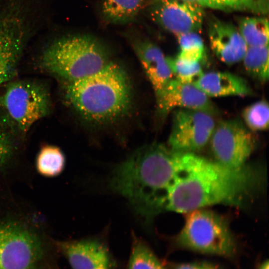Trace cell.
<instances>
[{"label": "cell", "mask_w": 269, "mask_h": 269, "mask_svg": "<svg viewBox=\"0 0 269 269\" xmlns=\"http://www.w3.org/2000/svg\"><path fill=\"white\" fill-rule=\"evenodd\" d=\"M258 176L247 165L231 169L195 153L176 152L165 211L187 213L214 204L242 205L257 187Z\"/></svg>", "instance_id": "obj_1"}, {"label": "cell", "mask_w": 269, "mask_h": 269, "mask_svg": "<svg viewBox=\"0 0 269 269\" xmlns=\"http://www.w3.org/2000/svg\"><path fill=\"white\" fill-rule=\"evenodd\" d=\"M176 152L153 143L142 146L112 169L110 190L125 198L146 225L165 211L167 190L175 171Z\"/></svg>", "instance_id": "obj_2"}, {"label": "cell", "mask_w": 269, "mask_h": 269, "mask_svg": "<svg viewBox=\"0 0 269 269\" xmlns=\"http://www.w3.org/2000/svg\"><path fill=\"white\" fill-rule=\"evenodd\" d=\"M68 102L85 121L96 124L114 122L128 112L132 98L127 72L111 61L98 72L66 82Z\"/></svg>", "instance_id": "obj_3"}, {"label": "cell", "mask_w": 269, "mask_h": 269, "mask_svg": "<svg viewBox=\"0 0 269 269\" xmlns=\"http://www.w3.org/2000/svg\"><path fill=\"white\" fill-rule=\"evenodd\" d=\"M111 60L105 46L97 38L88 34L61 37L43 51L42 67L66 82L79 80L92 75Z\"/></svg>", "instance_id": "obj_4"}, {"label": "cell", "mask_w": 269, "mask_h": 269, "mask_svg": "<svg viewBox=\"0 0 269 269\" xmlns=\"http://www.w3.org/2000/svg\"><path fill=\"white\" fill-rule=\"evenodd\" d=\"M53 252L33 231L13 223L0 224V269H53Z\"/></svg>", "instance_id": "obj_5"}, {"label": "cell", "mask_w": 269, "mask_h": 269, "mask_svg": "<svg viewBox=\"0 0 269 269\" xmlns=\"http://www.w3.org/2000/svg\"><path fill=\"white\" fill-rule=\"evenodd\" d=\"M177 239L182 247L203 254L230 257L236 249L226 221L217 213L203 208L187 213Z\"/></svg>", "instance_id": "obj_6"}, {"label": "cell", "mask_w": 269, "mask_h": 269, "mask_svg": "<svg viewBox=\"0 0 269 269\" xmlns=\"http://www.w3.org/2000/svg\"><path fill=\"white\" fill-rule=\"evenodd\" d=\"M0 107L15 125L25 132L48 113L49 95L41 84L14 82L0 96Z\"/></svg>", "instance_id": "obj_7"}, {"label": "cell", "mask_w": 269, "mask_h": 269, "mask_svg": "<svg viewBox=\"0 0 269 269\" xmlns=\"http://www.w3.org/2000/svg\"><path fill=\"white\" fill-rule=\"evenodd\" d=\"M210 141L215 161L231 169L247 166L256 143L250 130L240 120L235 119L216 125Z\"/></svg>", "instance_id": "obj_8"}, {"label": "cell", "mask_w": 269, "mask_h": 269, "mask_svg": "<svg viewBox=\"0 0 269 269\" xmlns=\"http://www.w3.org/2000/svg\"><path fill=\"white\" fill-rule=\"evenodd\" d=\"M216 126L213 115L198 110L179 109L173 115L169 148L181 153H195L210 140Z\"/></svg>", "instance_id": "obj_9"}, {"label": "cell", "mask_w": 269, "mask_h": 269, "mask_svg": "<svg viewBox=\"0 0 269 269\" xmlns=\"http://www.w3.org/2000/svg\"><path fill=\"white\" fill-rule=\"evenodd\" d=\"M148 11L156 24L177 36L198 33L204 18V8L183 0H152Z\"/></svg>", "instance_id": "obj_10"}, {"label": "cell", "mask_w": 269, "mask_h": 269, "mask_svg": "<svg viewBox=\"0 0 269 269\" xmlns=\"http://www.w3.org/2000/svg\"><path fill=\"white\" fill-rule=\"evenodd\" d=\"M125 35L140 61L157 97L172 79L167 57L157 45L137 32L129 31Z\"/></svg>", "instance_id": "obj_11"}, {"label": "cell", "mask_w": 269, "mask_h": 269, "mask_svg": "<svg viewBox=\"0 0 269 269\" xmlns=\"http://www.w3.org/2000/svg\"><path fill=\"white\" fill-rule=\"evenodd\" d=\"M57 251L67 260L72 269H111L106 244L97 238L57 241Z\"/></svg>", "instance_id": "obj_12"}, {"label": "cell", "mask_w": 269, "mask_h": 269, "mask_svg": "<svg viewBox=\"0 0 269 269\" xmlns=\"http://www.w3.org/2000/svg\"><path fill=\"white\" fill-rule=\"evenodd\" d=\"M22 21L17 17L0 18V85L14 78L25 40Z\"/></svg>", "instance_id": "obj_13"}, {"label": "cell", "mask_w": 269, "mask_h": 269, "mask_svg": "<svg viewBox=\"0 0 269 269\" xmlns=\"http://www.w3.org/2000/svg\"><path fill=\"white\" fill-rule=\"evenodd\" d=\"M158 108L165 115L175 108L198 110L212 115L218 110L209 97L193 84L172 79L156 97Z\"/></svg>", "instance_id": "obj_14"}, {"label": "cell", "mask_w": 269, "mask_h": 269, "mask_svg": "<svg viewBox=\"0 0 269 269\" xmlns=\"http://www.w3.org/2000/svg\"><path fill=\"white\" fill-rule=\"evenodd\" d=\"M208 36L211 49L221 61L232 65L242 60L247 46L232 24L212 18L208 23Z\"/></svg>", "instance_id": "obj_15"}, {"label": "cell", "mask_w": 269, "mask_h": 269, "mask_svg": "<svg viewBox=\"0 0 269 269\" xmlns=\"http://www.w3.org/2000/svg\"><path fill=\"white\" fill-rule=\"evenodd\" d=\"M193 84L208 97L242 96L253 93L246 80L226 72L203 73Z\"/></svg>", "instance_id": "obj_16"}, {"label": "cell", "mask_w": 269, "mask_h": 269, "mask_svg": "<svg viewBox=\"0 0 269 269\" xmlns=\"http://www.w3.org/2000/svg\"><path fill=\"white\" fill-rule=\"evenodd\" d=\"M149 0H101L100 12L107 23L124 24L133 21Z\"/></svg>", "instance_id": "obj_17"}, {"label": "cell", "mask_w": 269, "mask_h": 269, "mask_svg": "<svg viewBox=\"0 0 269 269\" xmlns=\"http://www.w3.org/2000/svg\"><path fill=\"white\" fill-rule=\"evenodd\" d=\"M247 47L269 45L268 20L264 17H247L242 18L238 28Z\"/></svg>", "instance_id": "obj_18"}, {"label": "cell", "mask_w": 269, "mask_h": 269, "mask_svg": "<svg viewBox=\"0 0 269 269\" xmlns=\"http://www.w3.org/2000/svg\"><path fill=\"white\" fill-rule=\"evenodd\" d=\"M249 75L261 82L269 79V45L247 47L242 59Z\"/></svg>", "instance_id": "obj_19"}, {"label": "cell", "mask_w": 269, "mask_h": 269, "mask_svg": "<svg viewBox=\"0 0 269 269\" xmlns=\"http://www.w3.org/2000/svg\"><path fill=\"white\" fill-rule=\"evenodd\" d=\"M128 269H165V268L145 242L133 234Z\"/></svg>", "instance_id": "obj_20"}, {"label": "cell", "mask_w": 269, "mask_h": 269, "mask_svg": "<svg viewBox=\"0 0 269 269\" xmlns=\"http://www.w3.org/2000/svg\"><path fill=\"white\" fill-rule=\"evenodd\" d=\"M65 163L64 155L59 148L46 146L41 149L38 155L37 167L42 175L51 177L59 174Z\"/></svg>", "instance_id": "obj_21"}, {"label": "cell", "mask_w": 269, "mask_h": 269, "mask_svg": "<svg viewBox=\"0 0 269 269\" xmlns=\"http://www.w3.org/2000/svg\"><path fill=\"white\" fill-rule=\"evenodd\" d=\"M180 46L178 58L190 62H201L205 58L203 40L196 32H188L177 36Z\"/></svg>", "instance_id": "obj_22"}, {"label": "cell", "mask_w": 269, "mask_h": 269, "mask_svg": "<svg viewBox=\"0 0 269 269\" xmlns=\"http://www.w3.org/2000/svg\"><path fill=\"white\" fill-rule=\"evenodd\" d=\"M269 104L266 100L257 101L242 112V117L248 128L253 131L266 130L269 127Z\"/></svg>", "instance_id": "obj_23"}, {"label": "cell", "mask_w": 269, "mask_h": 269, "mask_svg": "<svg viewBox=\"0 0 269 269\" xmlns=\"http://www.w3.org/2000/svg\"><path fill=\"white\" fill-rule=\"evenodd\" d=\"M167 61L172 75L182 82L193 84L203 74L200 62L187 61L177 57H167Z\"/></svg>", "instance_id": "obj_24"}, {"label": "cell", "mask_w": 269, "mask_h": 269, "mask_svg": "<svg viewBox=\"0 0 269 269\" xmlns=\"http://www.w3.org/2000/svg\"><path fill=\"white\" fill-rule=\"evenodd\" d=\"M200 6L221 10H243L242 6L235 0H183Z\"/></svg>", "instance_id": "obj_25"}, {"label": "cell", "mask_w": 269, "mask_h": 269, "mask_svg": "<svg viewBox=\"0 0 269 269\" xmlns=\"http://www.w3.org/2000/svg\"><path fill=\"white\" fill-rule=\"evenodd\" d=\"M12 147L10 136L0 126V165L9 158L12 152Z\"/></svg>", "instance_id": "obj_26"}, {"label": "cell", "mask_w": 269, "mask_h": 269, "mask_svg": "<svg viewBox=\"0 0 269 269\" xmlns=\"http://www.w3.org/2000/svg\"><path fill=\"white\" fill-rule=\"evenodd\" d=\"M247 11L265 14L269 11V0H246Z\"/></svg>", "instance_id": "obj_27"}, {"label": "cell", "mask_w": 269, "mask_h": 269, "mask_svg": "<svg viewBox=\"0 0 269 269\" xmlns=\"http://www.w3.org/2000/svg\"><path fill=\"white\" fill-rule=\"evenodd\" d=\"M173 269H219L213 264L206 262H193L176 265Z\"/></svg>", "instance_id": "obj_28"}, {"label": "cell", "mask_w": 269, "mask_h": 269, "mask_svg": "<svg viewBox=\"0 0 269 269\" xmlns=\"http://www.w3.org/2000/svg\"><path fill=\"white\" fill-rule=\"evenodd\" d=\"M242 7L243 10L247 11L246 0H235Z\"/></svg>", "instance_id": "obj_29"}, {"label": "cell", "mask_w": 269, "mask_h": 269, "mask_svg": "<svg viewBox=\"0 0 269 269\" xmlns=\"http://www.w3.org/2000/svg\"><path fill=\"white\" fill-rule=\"evenodd\" d=\"M259 269H269V263L268 261H265L261 265Z\"/></svg>", "instance_id": "obj_30"}, {"label": "cell", "mask_w": 269, "mask_h": 269, "mask_svg": "<svg viewBox=\"0 0 269 269\" xmlns=\"http://www.w3.org/2000/svg\"><path fill=\"white\" fill-rule=\"evenodd\" d=\"M53 269H59L58 268L57 266H56Z\"/></svg>", "instance_id": "obj_31"}]
</instances>
